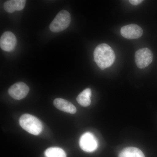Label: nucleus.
<instances>
[{
	"label": "nucleus",
	"mask_w": 157,
	"mask_h": 157,
	"mask_svg": "<svg viewBox=\"0 0 157 157\" xmlns=\"http://www.w3.org/2000/svg\"><path fill=\"white\" fill-rule=\"evenodd\" d=\"M143 30L139 26L130 24L124 26L121 30V33L124 38L128 39H137L143 35Z\"/></svg>",
	"instance_id": "nucleus-8"
},
{
	"label": "nucleus",
	"mask_w": 157,
	"mask_h": 157,
	"mask_svg": "<svg viewBox=\"0 0 157 157\" xmlns=\"http://www.w3.org/2000/svg\"><path fill=\"white\" fill-rule=\"evenodd\" d=\"M92 95L91 90L87 88L82 92L76 98L77 102L81 106L86 107L91 104V96Z\"/></svg>",
	"instance_id": "nucleus-12"
},
{
	"label": "nucleus",
	"mask_w": 157,
	"mask_h": 157,
	"mask_svg": "<svg viewBox=\"0 0 157 157\" xmlns=\"http://www.w3.org/2000/svg\"><path fill=\"white\" fill-rule=\"evenodd\" d=\"M54 105L57 109L65 112L74 114L76 112V107L64 99L56 98L54 101Z\"/></svg>",
	"instance_id": "nucleus-9"
},
{
	"label": "nucleus",
	"mask_w": 157,
	"mask_h": 157,
	"mask_svg": "<svg viewBox=\"0 0 157 157\" xmlns=\"http://www.w3.org/2000/svg\"><path fill=\"white\" fill-rule=\"evenodd\" d=\"M29 91V86L23 82H18L11 86L9 90V94L12 98L21 100L26 97Z\"/></svg>",
	"instance_id": "nucleus-6"
},
{
	"label": "nucleus",
	"mask_w": 157,
	"mask_h": 157,
	"mask_svg": "<svg viewBox=\"0 0 157 157\" xmlns=\"http://www.w3.org/2000/svg\"><path fill=\"white\" fill-rule=\"evenodd\" d=\"M45 155L46 157H67L63 150L57 147H52L45 150Z\"/></svg>",
	"instance_id": "nucleus-13"
},
{
	"label": "nucleus",
	"mask_w": 157,
	"mask_h": 157,
	"mask_svg": "<svg viewBox=\"0 0 157 157\" xmlns=\"http://www.w3.org/2000/svg\"><path fill=\"white\" fill-rule=\"evenodd\" d=\"M79 144L82 149L87 152L94 151L98 148V140L90 132H86L82 135Z\"/></svg>",
	"instance_id": "nucleus-5"
},
{
	"label": "nucleus",
	"mask_w": 157,
	"mask_h": 157,
	"mask_svg": "<svg viewBox=\"0 0 157 157\" xmlns=\"http://www.w3.org/2000/svg\"><path fill=\"white\" fill-rule=\"evenodd\" d=\"M70 13L66 10L60 11L51 23L49 29L53 33H59L67 28L71 22Z\"/></svg>",
	"instance_id": "nucleus-3"
},
{
	"label": "nucleus",
	"mask_w": 157,
	"mask_h": 157,
	"mask_svg": "<svg viewBox=\"0 0 157 157\" xmlns=\"http://www.w3.org/2000/svg\"><path fill=\"white\" fill-rule=\"evenodd\" d=\"M17 39L13 33L6 32L0 39V46L2 50L6 52L12 51L16 45Z\"/></svg>",
	"instance_id": "nucleus-7"
},
{
	"label": "nucleus",
	"mask_w": 157,
	"mask_h": 157,
	"mask_svg": "<svg viewBox=\"0 0 157 157\" xmlns=\"http://www.w3.org/2000/svg\"><path fill=\"white\" fill-rule=\"evenodd\" d=\"M94 60L101 70L109 67L114 63L115 55L111 47L105 43L100 44L94 51Z\"/></svg>",
	"instance_id": "nucleus-1"
},
{
	"label": "nucleus",
	"mask_w": 157,
	"mask_h": 157,
	"mask_svg": "<svg viewBox=\"0 0 157 157\" xmlns=\"http://www.w3.org/2000/svg\"><path fill=\"white\" fill-rule=\"evenodd\" d=\"M129 2L133 6H137L143 2L142 0H130Z\"/></svg>",
	"instance_id": "nucleus-14"
},
{
	"label": "nucleus",
	"mask_w": 157,
	"mask_h": 157,
	"mask_svg": "<svg viewBox=\"0 0 157 157\" xmlns=\"http://www.w3.org/2000/svg\"><path fill=\"white\" fill-rule=\"evenodd\" d=\"M19 124L23 129L33 135H39L43 128L41 121L31 114L21 116L19 119Z\"/></svg>",
	"instance_id": "nucleus-2"
},
{
	"label": "nucleus",
	"mask_w": 157,
	"mask_h": 157,
	"mask_svg": "<svg viewBox=\"0 0 157 157\" xmlns=\"http://www.w3.org/2000/svg\"><path fill=\"white\" fill-rule=\"evenodd\" d=\"M25 0H11L4 3L5 10L9 13H13L15 11H20L23 10L25 6Z\"/></svg>",
	"instance_id": "nucleus-10"
},
{
	"label": "nucleus",
	"mask_w": 157,
	"mask_h": 157,
	"mask_svg": "<svg viewBox=\"0 0 157 157\" xmlns=\"http://www.w3.org/2000/svg\"><path fill=\"white\" fill-rule=\"evenodd\" d=\"M152 52L148 48H142L136 51L135 60L137 67L140 69L147 67L152 62Z\"/></svg>",
	"instance_id": "nucleus-4"
},
{
	"label": "nucleus",
	"mask_w": 157,
	"mask_h": 157,
	"mask_svg": "<svg viewBox=\"0 0 157 157\" xmlns=\"http://www.w3.org/2000/svg\"><path fill=\"white\" fill-rule=\"evenodd\" d=\"M118 157H145L143 152L137 147H127L123 149Z\"/></svg>",
	"instance_id": "nucleus-11"
}]
</instances>
